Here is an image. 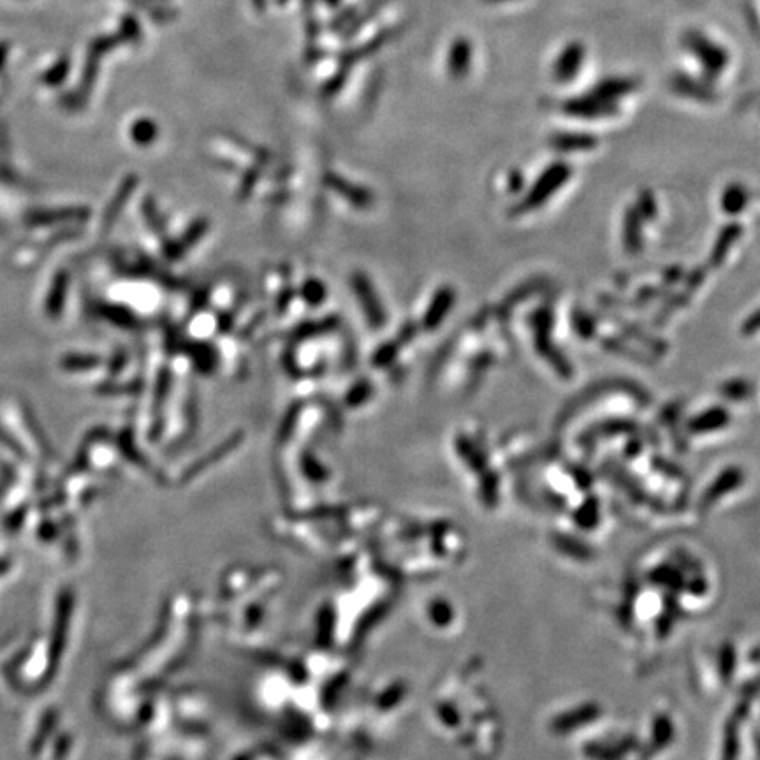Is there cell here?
I'll use <instances>...</instances> for the list:
<instances>
[{
	"mask_svg": "<svg viewBox=\"0 0 760 760\" xmlns=\"http://www.w3.org/2000/svg\"><path fill=\"white\" fill-rule=\"evenodd\" d=\"M532 328H534V344L537 352L541 354L542 358L546 359L551 366L555 368V372L562 377H570L572 375V366L569 361L565 359L562 352L556 349L553 342H551V326H553V317L548 310H539L532 315Z\"/></svg>",
	"mask_w": 760,
	"mask_h": 760,
	"instance_id": "cell-1",
	"label": "cell"
},
{
	"mask_svg": "<svg viewBox=\"0 0 760 760\" xmlns=\"http://www.w3.org/2000/svg\"><path fill=\"white\" fill-rule=\"evenodd\" d=\"M570 166L567 162H555L549 166L534 187L530 189L527 198L519 203L518 210L521 213L530 212L534 208L544 205L556 190L560 189L569 180Z\"/></svg>",
	"mask_w": 760,
	"mask_h": 760,
	"instance_id": "cell-2",
	"label": "cell"
},
{
	"mask_svg": "<svg viewBox=\"0 0 760 760\" xmlns=\"http://www.w3.org/2000/svg\"><path fill=\"white\" fill-rule=\"evenodd\" d=\"M623 247L629 254H637L643 247V227H641V215L636 208H629L625 213V226H623Z\"/></svg>",
	"mask_w": 760,
	"mask_h": 760,
	"instance_id": "cell-3",
	"label": "cell"
},
{
	"mask_svg": "<svg viewBox=\"0 0 760 760\" xmlns=\"http://www.w3.org/2000/svg\"><path fill=\"white\" fill-rule=\"evenodd\" d=\"M741 233H743V231H741V227H739V224H736V222L727 224V226L720 231L717 243H715L713 252H711V264H713V266H718V264L724 263L725 257L729 254V250L736 245Z\"/></svg>",
	"mask_w": 760,
	"mask_h": 760,
	"instance_id": "cell-4",
	"label": "cell"
},
{
	"mask_svg": "<svg viewBox=\"0 0 760 760\" xmlns=\"http://www.w3.org/2000/svg\"><path fill=\"white\" fill-rule=\"evenodd\" d=\"M729 423V414L724 407H711V409L702 412L699 416L692 419L690 428L694 432H711V430H717V428H724L725 424Z\"/></svg>",
	"mask_w": 760,
	"mask_h": 760,
	"instance_id": "cell-5",
	"label": "cell"
},
{
	"mask_svg": "<svg viewBox=\"0 0 760 760\" xmlns=\"http://www.w3.org/2000/svg\"><path fill=\"white\" fill-rule=\"evenodd\" d=\"M748 205V192L741 183H732L722 194V208L727 215H738Z\"/></svg>",
	"mask_w": 760,
	"mask_h": 760,
	"instance_id": "cell-6",
	"label": "cell"
},
{
	"mask_svg": "<svg viewBox=\"0 0 760 760\" xmlns=\"http://www.w3.org/2000/svg\"><path fill=\"white\" fill-rule=\"evenodd\" d=\"M553 147L562 152H574V150H588L595 147V138L585 134H560L553 139Z\"/></svg>",
	"mask_w": 760,
	"mask_h": 760,
	"instance_id": "cell-7",
	"label": "cell"
},
{
	"mask_svg": "<svg viewBox=\"0 0 760 760\" xmlns=\"http://www.w3.org/2000/svg\"><path fill=\"white\" fill-rule=\"evenodd\" d=\"M720 391H722V395L725 398L739 402V400H745L746 396H750L752 386L746 380H729V382H725L724 386L720 388Z\"/></svg>",
	"mask_w": 760,
	"mask_h": 760,
	"instance_id": "cell-8",
	"label": "cell"
},
{
	"mask_svg": "<svg viewBox=\"0 0 760 760\" xmlns=\"http://www.w3.org/2000/svg\"><path fill=\"white\" fill-rule=\"evenodd\" d=\"M572 324H574V329H576L579 335L585 338V340H588V338L592 337L593 333H595V324H593L592 317L583 314V312H576V314H574V317H572Z\"/></svg>",
	"mask_w": 760,
	"mask_h": 760,
	"instance_id": "cell-9",
	"label": "cell"
},
{
	"mask_svg": "<svg viewBox=\"0 0 760 760\" xmlns=\"http://www.w3.org/2000/svg\"><path fill=\"white\" fill-rule=\"evenodd\" d=\"M637 212L644 219H653L655 213H657V205H655V199L651 196L650 192H643L639 199H637Z\"/></svg>",
	"mask_w": 760,
	"mask_h": 760,
	"instance_id": "cell-10",
	"label": "cell"
},
{
	"mask_svg": "<svg viewBox=\"0 0 760 760\" xmlns=\"http://www.w3.org/2000/svg\"><path fill=\"white\" fill-rule=\"evenodd\" d=\"M581 59H583V57H581V52H579V50H576V48H570V50H567V53H565V57L560 60L558 67H556V69H558L556 73L560 74V78H570V64H574V66L578 64L579 66Z\"/></svg>",
	"mask_w": 760,
	"mask_h": 760,
	"instance_id": "cell-11",
	"label": "cell"
}]
</instances>
